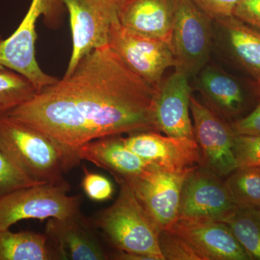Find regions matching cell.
Masks as SVG:
<instances>
[{"label": "cell", "mask_w": 260, "mask_h": 260, "mask_svg": "<svg viewBox=\"0 0 260 260\" xmlns=\"http://www.w3.org/2000/svg\"><path fill=\"white\" fill-rule=\"evenodd\" d=\"M155 93L107 45L83 56L70 76L5 114L78 150L109 135L158 132Z\"/></svg>", "instance_id": "obj_1"}, {"label": "cell", "mask_w": 260, "mask_h": 260, "mask_svg": "<svg viewBox=\"0 0 260 260\" xmlns=\"http://www.w3.org/2000/svg\"><path fill=\"white\" fill-rule=\"evenodd\" d=\"M0 150L37 184L63 182L64 174L81 160L78 150L5 114L0 116Z\"/></svg>", "instance_id": "obj_2"}, {"label": "cell", "mask_w": 260, "mask_h": 260, "mask_svg": "<svg viewBox=\"0 0 260 260\" xmlns=\"http://www.w3.org/2000/svg\"><path fill=\"white\" fill-rule=\"evenodd\" d=\"M114 203L90 218L103 240L112 250L124 251L164 260L159 245L160 229L126 184Z\"/></svg>", "instance_id": "obj_3"}, {"label": "cell", "mask_w": 260, "mask_h": 260, "mask_svg": "<svg viewBox=\"0 0 260 260\" xmlns=\"http://www.w3.org/2000/svg\"><path fill=\"white\" fill-rule=\"evenodd\" d=\"M66 180L59 184H39L20 188L0 199V229L26 219L67 218L81 214L83 196H70Z\"/></svg>", "instance_id": "obj_4"}, {"label": "cell", "mask_w": 260, "mask_h": 260, "mask_svg": "<svg viewBox=\"0 0 260 260\" xmlns=\"http://www.w3.org/2000/svg\"><path fill=\"white\" fill-rule=\"evenodd\" d=\"M212 21L191 0H174L172 47L176 70L197 76L209 60Z\"/></svg>", "instance_id": "obj_5"}, {"label": "cell", "mask_w": 260, "mask_h": 260, "mask_svg": "<svg viewBox=\"0 0 260 260\" xmlns=\"http://www.w3.org/2000/svg\"><path fill=\"white\" fill-rule=\"evenodd\" d=\"M63 5L61 0H32L18 28L10 37L0 41V66L28 78L38 91L55 83L58 78L44 73L36 57L37 23L42 15L49 16Z\"/></svg>", "instance_id": "obj_6"}, {"label": "cell", "mask_w": 260, "mask_h": 260, "mask_svg": "<svg viewBox=\"0 0 260 260\" xmlns=\"http://www.w3.org/2000/svg\"><path fill=\"white\" fill-rule=\"evenodd\" d=\"M125 0H61L70 15L73 49L64 78L80 59L94 49L108 45L112 24L119 18Z\"/></svg>", "instance_id": "obj_7"}, {"label": "cell", "mask_w": 260, "mask_h": 260, "mask_svg": "<svg viewBox=\"0 0 260 260\" xmlns=\"http://www.w3.org/2000/svg\"><path fill=\"white\" fill-rule=\"evenodd\" d=\"M108 45L135 74L154 88L161 83L165 72L175 67L170 44L129 30L119 19L111 27Z\"/></svg>", "instance_id": "obj_8"}, {"label": "cell", "mask_w": 260, "mask_h": 260, "mask_svg": "<svg viewBox=\"0 0 260 260\" xmlns=\"http://www.w3.org/2000/svg\"><path fill=\"white\" fill-rule=\"evenodd\" d=\"M190 112L194 139L201 155L200 167L225 179L237 169L233 149L236 135L230 123L192 95Z\"/></svg>", "instance_id": "obj_9"}, {"label": "cell", "mask_w": 260, "mask_h": 260, "mask_svg": "<svg viewBox=\"0 0 260 260\" xmlns=\"http://www.w3.org/2000/svg\"><path fill=\"white\" fill-rule=\"evenodd\" d=\"M237 208L223 178L199 166L184 181L178 219L223 222Z\"/></svg>", "instance_id": "obj_10"}, {"label": "cell", "mask_w": 260, "mask_h": 260, "mask_svg": "<svg viewBox=\"0 0 260 260\" xmlns=\"http://www.w3.org/2000/svg\"><path fill=\"white\" fill-rule=\"evenodd\" d=\"M123 140L133 153L157 169L179 173L190 172L200 166V150L194 138L148 131L128 135Z\"/></svg>", "instance_id": "obj_11"}, {"label": "cell", "mask_w": 260, "mask_h": 260, "mask_svg": "<svg viewBox=\"0 0 260 260\" xmlns=\"http://www.w3.org/2000/svg\"><path fill=\"white\" fill-rule=\"evenodd\" d=\"M189 172H167L149 165L141 176L126 184L160 232L177 220L181 189Z\"/></svg>", "instance_id": "obj_12"}, {"label": "cell", "mask_w": 260, "mask_h": 260, "mask_svg": "<svg viewBox=\"0 0 260 260\" xmlns=\"http://www.w3.org/2000/svg\"><path fill=\"white\" fill-rule=\"evenodd\" d=\"M45 235L56 260H109L105 246L90 218L83 214L67 218H49Z\"/></svg>", "instance_id": "obj_13"}, {"label": "cell", "mask_w": 260, "mask_h": 260, "mask_svg": "<svg viewBox=\"0 0 260 260\" xmlns=\"http://www.w3.org/2000/svg\"><path fill=\"white\" fill-rule=\"evenodd\" d=\"M189 79L187 75L176 70L155 88L154 115L158 133L194 138L189 115L191 88Z\"/></svg>", "instance_id": "obj_14"}, {"label": "cell", "mask_w": 260, "mask_h": 260, "mask_svg": "<svg viewBox=\"0 0 260 260\" xmlns=\"http://www.w3.org/2000/svg\"><path fill=\"white\" fill-rule=\"evenodd\" d=\"M166 230L186 239L205 260H251L223 221L178 219Z\"/></svg>", "instance_id": "obj_15"}, {"label": "cell", "mask_w": 260, "mask_h": 260, "mask_svg": "<svg viewBox=\"0 0 260 260\" xmlns=\"http://www.w3.org/2000/svg\"><path fill=\"white\" fill-rule=\"evenodd\" d=\"M78 155L80 160H88L110 173L119 185L129 184L149 167L126 147L121 135H109L88 142L78 149Z\"/></svg>", "instance_id": "obj_16"}, {"label": "cell", "mask_w": 260, "mask_h": 260, "mask_svg": "<svg viewBox=\"0 0 260 260\" xmlns=\"http://www.w3.org/2000/svg\"><path fill=\"white\" fill-rule=\"evenodd\" d=\"M174 17V0H125L119 15L123 26L171 46Z\"/></svg>", "instance_id": "obj_17"}, {"label": "cell", "mask_w": 260, "mask_h": 260, "mask_svg": "<svg viewBox=\"0 0 260 260\" xmlns=\"http://www.w3.org/2000/svg\"><path fill=\"white\" fill-rule=\"evenodd\" d=\"M198 75V88L205 105L230 124L237 120L245 107L244 93L237 80L208 65Z\"/></svg>", "instance_id": "obj_18"}, {"label": "cell", "mask_w": 260, "mask_h": 260, "mask_svg": "<svg viewBox=\"0 0 260 260\" xmlns=\"http://www.w3.org/2000/svg\"><path fill=\"white\" fill-rule=\"evenodd\" d=\"M215 22L222 30L232 55L256 83H260V30L234 15Z\"/></svg>", "instance_id": "obj_19"}, {"label": "cell", "mask_w": 260, "mask_h": 260, "mask_svg": "<svg viewBox=\"0 0 260 260\" xmlns=\"http://www.w3.org/2000/svg\"><path fill=\"white\" fill-rule=\"evenodd\" d=\"M0 260H56L45 234L0 229Z\"/></svg>", "instance_id": "obj_20"}, {"label": "cell", "mask_w": 260, "mask_h": 260, "mask_svg": "<svg viewBox=\"0 0 260 260\" xmlns=\"http://www.w3.org/2000/svg\"><path fill=\"white\" fill-rule=\"evenodd\" d=\"M251 260H260V209L238 207L224 220Z\"/></svg>", "instance_id": "obj_21"}, {"label": "cell", "mask_w": 260, "mask_h": 260, "mask_svg": "<svg viewBox=\"0 0 260 260\" xmlns=\"http://www.w3.org/2000/svg\"><path fill=\"white\" fill-rule=\"evenodd\" d=\"M224 180L237 206L260 209V167L237 168Z\"/></svg>", "instance_id": "obj_22"}, {"label": "cell", "mask_w": 260, "mask_h": 260, "mask_svg": "<svg viewBox=\"0 0 260 260\" xmlns=\"http://www.w3.org/2000/svg\"><path fill=\"white\" fill-rule=\"evenodd\" d=\"M38 92L23 75L0 66V107L5 112L31 99Z\"/></svg>", "instance_id": "obj_23"}, {"label": "cell", "mask_w": 260, "mask_h": 260, "mask_svg": "<svg viewBox=\"0 0 260 260\" xmlns=\"http://www.w3.org/2000/svg\"><path fill=\"white\" fill-rule=\"evenodd\" d=\"M159 245L164 260H205L190 243L168 230L160 232Z\"/></svg>", "instance_id": "obj_24"}, {"label": "cell", "mask_w": 260, "mask_h": 260, "mask_svg": "<svg viewBox=\"0 0 260 260\" xmlns=\"http://www.w3.org/2000/svg\"><path fill=\"white\" fill-rule=\"evenodd\" d=\"M233 149L237 169L260 167V135H236Z\"/></svg>", "instance_id": "obj_25"}, {"label": "cell", "mask_w": 260, "mask_h": 260, "mask_svg": "<svg viewBox=\"0 0 260 260\" xmlns=\"http://www.w3.org/2000/svg\"><path fill=\"white\" fill-rule=\"evenodd\" d=\"M35 184H39L24 175L0 150V199L12 191Z\"/></svg>", "instance_id": "obj_26"}, {"label": "cell", "mask_w": 260, "mask_h": 260, "mask_svg": "<svg viewBox=\"0 0 260 260\" xmlns=\"http://www.w3.org/2000/svg\"><path fill=\"white\" fill-rule=\"evenodd\" d=\"M83 170L84 177L82 187L85 194L93 201L104 202L112 199L114 194L112 182L102 174L89 172L85 166Z\"/></svg>", "instance_id": "obj_27"}, {"label": "cell", "mask_w": 260, "mask_h": 260, "mask_svg": "<svg viewBox=\"0 0 260 260\" xmlns=\"http://www.w3.org/2000/svg\"><path fill=\"white\" fill-rule=\"evenodd\" d=\"M213 21L232 16L240 0H191Z\"/></svg>", "instance_id": "obj_28"}, {"label": "cell", "mask_w": 260, "mask_h": 260, "mask_svg": "<svg viewBox=\"0 0 260 260\" xmlns=\"http://www.w3.org/2000/svg\"><path fill=\"white\" fill-rule=\"evenodd\" d=\"M255 88L259 97L255 109L247 116L231 124L236 135H260V83H256Z\"/></svg>", "instance_id": "obj_29"}, {"label": "cell", "mask_w": 260, "mask_h": 260, "mask_svg": "<svg viewBox=\"0 0 260 260\" xmlns=\"http://www.w3.org/2000/svg\"><path fill=\"white\" fill-rule=\"evenodd\" d=\"M233 15L260 30V0H240Z\"/></svg>", "instance_id": "obj_30"}, {"label": "cell", "mask_w": 260, "mask_h": 260, "mask_svg": "<svg viewBox=\"0 0 260 260\" xmlns=\"http://www.w3.org/2000/svg\"><path fill=\"white\" fill-rule=\"evenodd\" d=\"M5 111L1 107H0V116L3 115V114H5Z\"/></svg>", "instance_id": "obj_31"}, {"label": "cell", "mask_w": 260, "mask_h": 260, "mask_svg": "<svg viewBox=\"0 0 260 260\" xmlns=\"http://www.w3.org/2000/svg\"><path fill=\"white\" fill-rule=\"evenodd\" d=\"M2 40V37H1V35H0V41Z\"/></svg>", "instance_id": "obj_32"}]
</instances>
